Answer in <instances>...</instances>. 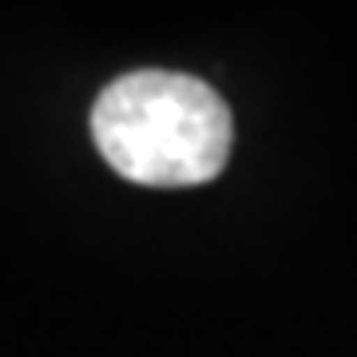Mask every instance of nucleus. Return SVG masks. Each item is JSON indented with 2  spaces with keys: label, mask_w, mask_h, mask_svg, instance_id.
Returning <instances> with one entry per match:
<instances>
[{
  "label": "nucleus",
  "mask_w": 357,
  "mask_h": 357,
  "mask_svg": "<svg viewBox=\"0 0 357 357\" xmlns=\"http://www.w3.org/2000/svg\"><path fill=\"white\" fill-rule=\"evenodd\" d=\"M91 135L107 163L131 183L191 187L222 171L230 112L203 79L183 72H131L103 88Z\"/></svg>",
  "instance_id": "1"
}]
</instances>
